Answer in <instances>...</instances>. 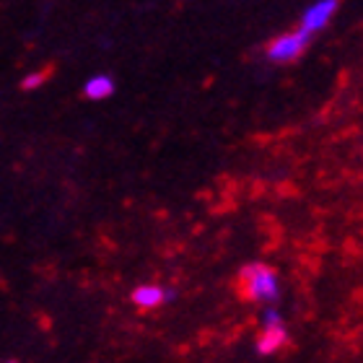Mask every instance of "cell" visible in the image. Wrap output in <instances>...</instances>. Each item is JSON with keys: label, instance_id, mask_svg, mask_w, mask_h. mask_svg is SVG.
Here are the masks:
<instances>
[{"label": "cell", "instance_id": "cell-1", "mask_svg": "<svg viewBox=\"0 0 363 363\" xmlns=\"http://www.w3.org/2000/svg\"><path fill=\"white\" fill-rule=\"evenodd\" d=\"M239 294L247 301H275L280 294L278 272L272 270L270 265H262V262H252V265L242 267V272H239Z\"/></svg>", "mask_w": 363, "mask_h": 363}, {"label": "cell", "instance_id": "cell-2", "mask_svg": "<svg viewBox=\"0 0 363 363\" xmlns=\"http://www.w3.org/2000/svg\"><path fill=\"white\" fill-rule=\"evenodd\" d=\"M309 34H303L301 29L296 31H286V34H280L270 42L267 47V57L272 62H294L296 57H301L303 50L309 47Z\"/></svg>", "mask_w": 363, "mask_h": 363}, {"label": "cell", "instance_id": "cell-3", "mask_svg": "<svg viewBox=\"0 0 363 363\" xmlns=\"http://www.w3.org/2000/svg\"><path fill=\"white\" fill-rule=\"evenodd\" d=\"M286 342H288V330L283 325V319H280V314L275 309H267L265 319H262V333L257 337V353L259 356H272Z\"/></svg>", "mask_w": 363, "mask_h": 363}, {"label": "cell", "instance_id": "cell-4", "mask_svg": "<svg viewBox=\"0 0 363 363\" xmlns=\"http://www.w3.org/2000/svg\"><path fill=\"white\" fill-rule=\"evenodd\" d=\"M335 11H337V3H335V0H322V3L309 6L301 18V31L311 37L314 31L325 29L327 23H330V18L335 16Z\"/></svg>", "mask_w": 363, "mask_h": 363}, {"label": "cell", "instance_id": "cell-5", "mask_svg": "<svg viewBox=\"0 0 363 363\" xmlns=\"http://www.w3.org/2000/svg\"><path fill=\"white\" fill-rule=\"evenodd\" d=\"M167 298H169V294L161 286H156V283H145V286H138L135 291H133V303L140 306V309H156V306H161Z\"/></svg>", "mask_w": 363, "mask_h": 363}, {"label": "cell", "instance_id": "cell-6", "mask_svg": "<svg viewBox=\"0 0 363 363\" xmlns=\"http://www.w3.org/2000/svg\"><path fill=\"white\" fill-rule=\"evenodd\" d=\"M112 91H114V81L109 76H94L86 81L84 86V94L89 99H106V96H112Z\"/></svg>", "mask_w": 363, "mask_h": 363}, {"label": "cell", "instance_id": "cell-7", "mask_svg": "<svg viewBox=\"0 0 363 363\" xmlns=\"http://www.w3.org/2000/svg\"><path fill=\"white\" fill-rule=\"evenodd\" d=\"M47 78H50V70H34V73H26V78L21 81V89H26V91H37L39 86L45 84Z\"/></svg>", "mask_w": 363, "mask_h": 363}, {"label": "cell", "instance_id": "cell-8", "mask_svg": "<svg viewBox=\"0 0 363 363\" xmlns=\"http://www.w3.org/2000/svg\"><path fill=\"white\" fill-rule=\"evenodd\" d=\"M8 363H16V361H8Z\"/></svg>", "mask_w": 363, "mask_h": 363}]
</instances>
